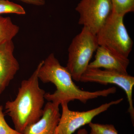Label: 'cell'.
Segmentation results:
<instances>
[{"label":"cell","instance_id":"cell-10","mask_svg":"<svg viewBox=\"0 0 134 134\" xmlns=\"http://www.w3.org/2000/svg\"><path fill=\"white\" fill-rule=\"evenodd\" d=\"M59 110V105L47 102L40 119L26 127L23 134H56L61 115Z\"/></svg>","mask_w":134,"mask_h":134},{"label":"cell","instance_id":"cell-6","mask_svg":"<svg viewBox=\"0 0 134 134\" xmlns=\"http://www.w3.org/2000/svg\"><path fill=\"white\" fill-rule=\"evenodd\" d=\"M78 24L97 34L113 10L111 0H81L75 8Z\"/></svg>","mask_w":134,"mask_h":134},{"label":"cell","instance_id":"cell-17","mask_svg":"<svg viewBox=\"0 0 134 134\" xmlns=\"http://www.w3.org/2000/svg\"><path fill=\"white\" fill-rule=\"evenodd\" d=\"M77 134H88V132L85 129H81L78 130Z\"/></svg>","mask_w":134,"mask_h":134},{"label":"cell","instance_id":"cell-16","mask_svg":"<svg viewBox=\"0 0 134 134\" xmlns=\"http://www.w3.org/2000/svg\"><path fill=\"white\" fill-rule=\"evenodd\" d=\"M26 4L35 5L37 6H42L45 4V0H17Z\"/></svg>","mask_w":134,"mask_h":134},{"label":"cell","instance_id":"cell-7","mask_svg":"<svg viewBox=\"0 0 134 134\" xmlns=\"http://www.w3.org/2000/svg\"><path fill=\"white\" fill-rule=\"evenodd\" d=\"M122 98L101 105L92 110L84 111H72L67 103L61 104L62 113L56 130V134H72L81 127L92 122L94 117L108 110L112 106L120 104Z\"/></svg>","mask_w":134,"mask_h":134},{"label":"cell","instance_id":"cell-3","mask_svg":"<svg viewBox=\"0 0 134 134\" xmlns=\"http://www.w3.org/2000/svg\"><path fill=\"white\" fill-rule=\"evenodd\" d=\"M98 46L96 34L85 27L73 39L68 49V59L66 67L73 80L80 81Z\"/></svg>","mask_w":134,"mask_h":134},{"label":"cell","instance_id":"cell-8","mask_svg":"<svg viewBox=\"0 0 134 134\" xmlns=\"http://www.w3.org/2000/svg\"><path fill=\"white\" fill-rule=\"evenodd\" d=\"M14 48L12 40L0 45V96L19 69V62L14 55Z\"/></svg>","mask_w":134,"mask_h":134},{"label":"cell","instance_id":"cell-5","mask_svg":"<svg viewBox=\"0 0 134 134\" xmlns=\"http://www.w3.org/2000/svg\"><path fill=\"white\" fill-rule=\"evenodd\" d=\"M80 81L96 82L104 85L113 84L122 89L126 95L129 104L128 112L134 125V108L132 97L134 85L133 76L129 74H124L113 70L88 68L82 75Z\"/></svg>","mask_w":134,"mask_h":134},{"label":"cell","instance_id":"cell-11","mask_svg":"<svg viewBox=\"0 0 134 134\" xmlns=\"http://www.w3.org/2000/svg\"><path fill=\"white\" fill-rule=\"evenodd\" d=\"M20 30L19 26L12 22L10 17L0 15V45L8 41H12Z\"/></svg>","mask_w":134,"mask_h":134},{"label":"cell","instance_id":"cell-4","mask_svg":"<svg viewBox=\"0 0 134 134\" xmlns=\"http://www.w3.org/2000/svg\"><path fill=\"white\" fill-rule=\"evenodd\" d=\"M124 17L113 10L96 36L99 46L128 58L133 42L124 24Z\"/></svg>","mask_w":134,"mask_h":134},{"label":"cell","instance_id":"cell-1","mask_svg":"<svg viewBox=\"0 0 134 134\" xmlns=\"http://www.w3.org/2000/svg\"><path fill=\"white\" fill-rule=\"evenodd\" d=\"M38 77L44 83L51 82L54 85L56 90L52 93L46 92L45 99L59 106L63 103H69L75 100L85 104L91 99L107 97L116 92L115 87L94 92L79 88L74 82L66 67L61 65L53 53L40 62Z\"/></svg>","mask_w":134,"mask_h":134},{"label":"cell","instance_id":"cell-14","mask_svg":"<svg viewBox=\"0 0 134 134\" xmlns=\"http://www.w3.org/2000/svg\"><path fill=\"white\" fill-rule=\"evenodd\" d=\"M88 125L91 129L90 134H119L113 125H104L91 122Z\"/></svg>","mask_w":134,"mask_h":134},{"label":"cell","instance_id":"cell-9","mask_svg":"<svg viewBox=\"0 0 134 134\" xmlns=\"http://www.w3.org/2000/svg\"><path fill=\"white\" fill-rule=\"evenodd\" d=\"M95 60L90 63L88 68H104L127 74L130 63L128 58L112 52L107 48L98 46L96 51Z\"/></svg>","mask_w":134,"mask_h":134},{"label":"cell","instance_id":"cell-12","mask_svg":"<svg viewBox=\"0 0 134 134\" xmlns=\"http://www.w3.org/2000/svg\"><path fill=\"white\" fill-rule=\"evenodd\" d=\"M113 10L117 14L124 16L134 11V0H111Z\"/></svg>","mask_w":134,"mask_h":134},{"label":"cell","instance_id":"cell-13","mask_svg":"<svg viewBox=\"0 0 134 134\" xmlns=\"http://www.w3.org/2000/svg\"><path fill=\"white\" fill-rule=\"evenodd\" d=\"M7 14L24 15L26 11L24 8L19 4L8 0H0V15Z\"/></svg>","mask_w":134,"mask_h":134},{"label":"cell","instance_id":"cell-15","mask_svg":"<svg viewBox=\"0 0 134 134\" xmlns=\"http://www.w3.org/2000/svg\"><path fill=\"white\" fill-rule=\"evenodd\" d=\"M0 134H23L12 128L5 119L3 107L0 104Z\"/></svg>","mask_w":134,"mask_h":134},{"label":"cell","instance_id":"cell-2","mask_svg":"<svg viewBox=\"0 0 134 134\" xmlns=\"http://www.w3.org/2000/svg\"><path fill=\"white\" fill-rule=\"evenodd\" d=\"M40 66V62L31 76L22 81L14 100L5 104V113L11 118L15 129L21 133L43 114L46 92L39 84Z\"/></svg>","mask_w":134,"mask_h":134}]
</instances>
